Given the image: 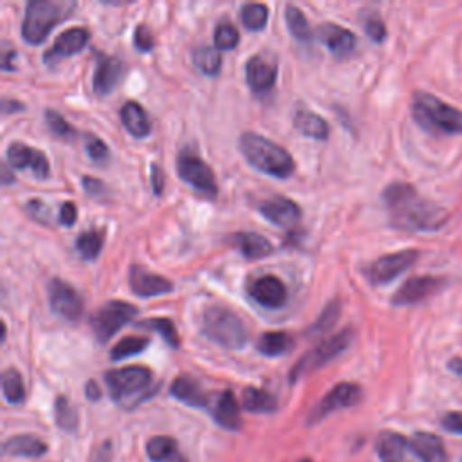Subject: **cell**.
<instances>
[{
	"instance_id": "6da1fadb",
	"label": "cell",
	"mask_w": 462,
	"mask_h": 462,
	"mask_svg": "<svg viewBox=\"0 0 462 462\" xmlns=\"http://www.w3.org/2000/svg\"><path fill=\"white\" fill-rule=\"evenodd\" d=\"M383 200L395 227L413 233H433L446 226L449 213L422 197L411 184L393 182L383 191Z\"/></svg>"
},
{
	"instance_id": "7a4b0ae2",
	"label": "cell",
	"mask_w": 462,
	"mask_h": 462,
	"mask_svg": "<svg viewBox=\"0 0 462 462\" xmlns=\"http://www.w3.org/2000/svg\"><path fill=\"white\" fill-rule=\"evenodd\" d=\"M238 148L245 161L262 173L285 179L294 171L292 155L260 134L244 132L238 139Z\"/></svg>"
},
{
	"instance_id": "3957f363",
	"label": "cell",
	"mask_w": 462,
	"mask_h": 462,
	"mask_svg": "<svg viewBox=\"0 0 462 462\" xmlns=\"http://www.w3.org/2000/svg\"><path fill=\"white\" fill-rule=\"evenodd\" d=\"M411 114L426 132L453 135L462 134V112L428 92H415Z\"/></svg>"
},
{
	"instance_id": "277c9868",
	"label": "cell",
	"mask_w": 462,
	"mask_h": 462,
	"mask_svg": "<svg viewBox=\"0 0 462 462\" xmlns=\"http://www.w3.org/2000/svg\"><path fill=\"white\" fill-rule=\"evenodd\" d=\"M76 9V2L70 0H31L25 5L22 22V38L27 43H42L51 29L65 20Z\"/></svg>"
},
{
	"instance_id": "5b68a950",
	"label": "cell",
	"mask_w": 462,
	"mask_h": 462,
	"mask_svg": "<svg viewBox=\"0 0 462 462\" xmlns=\"http://www.w3.org/2000/svg\"><path fill=\"white\" fill-rule=\"evenodd\" d=\"M105 384L114 402L123 408H134L146 399L152 388V372L141 365L108 370Z\"/></svg>"
},
{
	"instance_id": "8992f818",
	"label": "cell",
	"mask_w": 462,
	"mask_h": 462,
	"mask_svg": "<svg viewBox=\"0 0 462 462\" xmlns=\"http://www.w3.org/2000/svg\"><path fill=\"white\" fill-rule=\"evenodd\" d=\"M202 332L226 348H242L247 337L242 319L222 305H211L202 312Z\"/></svg>"
},
{
	"instance_id": "52a82bcc",
	"label": "cell",
	"mask_w": 462,
	"mask_h": 462,
	"mask_svg": "<svg viewBox=\"0 0 462 462\" xmlns=\"http://www.w3.org/2000/svg\"><path fill=\"white\" fill-rule=\"evenodd\" d=\"M352 330H341L337 334H334L332 337L323 339L319 345H316L314 348H310L307 354H303L294 366L289 372V379L294 383L303 375L312 374L314 370L321 368L323 365H327L330 359H334L337 354H341L352 341Z\"/></svg>"
},
{
	"instance_id": "ba28073f",
	"label": "cell",
	"mask_w": 462,
	"mask_h": 462,
	"mask_svg": "<svg viewBox=\"0 0 462 462\" xmlns=\"http://www.w3.org/2000/svg\"><path fill=\"white\" fill-rule=\"evenodd\" d=\"M137 314V307L123 301V300H110L96 309L90 316V327L97 341H108L121 327L134 319Z\"/></svg>"
},
{
	"instance_id": "9c48e42d",
	"label": "cell",
	"mask_w": 462,
	"mask_h": 462,
	"mask_svg": "<svg viewBox=\"0 0 462 462\" xmlns=\"http://www.w3.org/2000/svg\"><path fill=\"white\" fill-rule=\"evenodd\" d=\"M177 173L195 191L213 199L217 195V180L213 170L195 153L182 152L177 157Z\"/></svg>"
},
{
	"instance_id": "30bf717a",
	"label": "cell",
	"mask_w": 462,
	"mask_h": 462,
	"mask_svg": "<svg viewBox=\"0 0 462 462\" xmlns=\"http://www.w3.org/2000/svg\"><path fill=\"white\" fill-rule=\"evenodd\" d=\"M419 258V251L415 249H402L397 253L383 254L377 260H374L366 267V278L374 285H384L395 280L399 274L408 271Z\"/></svg>"
},
{
	"instance_id": "8fae6325",
	"label": "cell",
	"mask_w": 462,
	"mask_h": 462,
	"mask_svg": "<svg viewBox=\"0 0 462 462\" xmlns=\"http://www.w3.org/2000/svg\"><path fill=\"white\" fill-rule=\"evenodd\" d=\"M363 397V390L356 383H337L330 392L323 395V399L310 410L307 424H316L323 420L327 415L341 410L356 406Z\"/></svg>"
},
{
	"instance_id": "7c38bea8",
	"label": "cell",
	"mask_w": 462,
	"mask_h": 462,
	"mask_svg": "<svg viewBox=\"0 0 462 462\" xmlns=\"http://www.w3.org/2000/svg\"><path fill=\"white\" fill-rule=\"evenodd\" d=\"M51 309L65 318L67 321H78L83 314V300L79 292L67 282L60 278H52L47 285Z\"/></svg>"
},
{
	"instance_id": "4fadbf2b",
	"label": "cell",
	"mask_w": 462,
	"mask_h": 462,
	"mask_svg": "<svg viewBox=\"0 0 462 462\" xmlns=\"http://www.w3.org/2000/svg\"><path fill=\"white\" fill-rule=\"evenodd\" d=\"M5 157H7V162L16 170H31L38 179H43L49 175V161L45 153L20 141H14L7 146Z\"/></svg>"
},
{
	"instance_id": "5bb4252c",
	"label": "cell",
	"mask_w": 462,
	"mask_h": 462,
	"mask_svg": "<svg viewBox=\"0 0 462 462\" xmlns=\"http://www.w3.org/2000/svg\"><path fill=\"white\" fill-rule=\"evenodd\" d=\"M444 280L439 276H413L406 280L397 292L392 296L393 305H413L419 303L431 294H435L442 287Z\"/></svg>"
},
{
	"instance_id": "9a60e30c",
	"label": "cell",
	"mask_w": 462,
	"mask_h": 462,
	"mask_svg": "<svg viewBox=\"0 0 462 462\" xmlns=\"http://www.w3.org/2000/svg\"><path fill=\"white\" fill-rule=\"evenodd\" d=\"M249 294L256 303L267 309H278L287 301V287L274 274L256 278L249 287Z\"/></svg>"
},
{
	"instance_id": "2e32d148",
	"label": "cell",
	"mask_w": 462,
	"mask_h": 462,
	"mask_svg": "<svg viewBox=\"0 0 462 462\" xmlns=\"http://www.w3.org/2000/svg\"><path fill=\"white\" fill-rule=\"evenodd\" d=\"M128 283L130 289L141 296V298H150L157 294H166L173 289L171 282L161 274H155L141 265H132L128 271Z\"/></svg>"
},
{
	"instance_id": "e0dca14e",
	"label": "cell",
	"mask_w": 462,
	"mask_h": 462,
	"mask_svg": "<svg viewBox=\"0 0 462 462\" xmlns=\"http://www.w3.org/2000/svg\"><path fill=\"white\" fill-rule=\"evenodd\" d=\"M123 74H125V63L119 58L99 54L96 60V70L92 78L94 92L101 96L110 94L119 83V79L123 78Z\"/></svg>"
},
{
	"instance_id": "ac0fdd59",
	"label": "cell",
	"mask_w": 462,
	"mask_h": 462,
	"mask_svg": "<svg viewBox=\"0 0 462 462\" xmlns=\"http://www.w3.org/2000/svg\"><path fill=\"white\" fill-rule=\"evenodd\" d=\"M318 38L319 42L336 56V58H346L356 49V34L337 23H323L318 27Z\"/></svg>"
},
{
	"instance_id": "d6986e66",
	"label": "cell",
	"mask_w": 462,
	"mask_h": 462,
	"mask_svg": "<svg viewBox=\"0 0 462 462\" xmlns=\"http://www.w3.org/2000/svg\"><path fill=\"white\" fill-rule=\"evenodd\" d=\"M88 38H90V32L87 27L67 29L56 36L52 47L43 54V60L52 61V60H60V58L76 54L87 45Z\"/></svg>"
},
{
	"instance_id": "ffe728a7",
	"label": "cell",
	"mask_w": 462,
	"mask_h": 462,
	"mask_svg": "<svg viewBox=\"0 0 462 462\" xmlns=\"http://www.w3.org/2000/svg\"><path fill=\"white\" fill-rule=\"evenodd\" d=\"M260 213L273 224L280 227H291L294 226L301 217V208L285 197H274L265 200L260 206Z\"/></svg>"
},
{
	"instance_id": "44dd1931",
	"label": "cell",
	"mask_w": 462,
	"mask_h": 462,
	"mask_svg": "<svg viewBox=\"0 0 462 462\" xmlns=\"http://www.w3.org/2000/svg\"><path fill=\"white\" fill-rule=\"evenodd\" d=\"M410 449L420 462H448L444 442L435 433L417 431L410 440Z\"/></svg>"
},
{
	"instance_id": "7402d4cb",
	"label": "cell",
	"mask_w": 462,
	"mask_h": 462,
	"mask_svg": "<svg viewBox=\"0 0 462 462\" xmlns=\"http://www.w3.org/2000/svg\"><path fill=\"white\" fill-rule=\"evenodd\" d=\"M410 440L397 431H383L375 440V451L381 462H408Z\"/></svg>"
},
{
	"instance_id": "603a6c76",
	"label": "cell",
	"mask_w": 462,
	"mask_h": 462,
	"mask_svg": "<svg viewBox=\"0 0 462 462\" xmlns=\"http://www.w3.org/2000/svg\"><path fill=\"white\" fill-rule=\"evenodd\" d=\"M245 79L253 92H265L276 81V67L260 56H253L245 63Z\"/></svg>"
},
{
	"instance_id": "cb8c5ba5",
	"label": "cell",
	"mask_w": 462,
	"mask_h": 462,
	"mask_svg": "<svg viewBox=\"0 0 462 462\" xmlns=\"http://www.w3.org/2000/svg\"><path fill=\"white\" fill-rule=\"evenodd\" d=\"M119 117L125 128L128 130V134H132L134 137H146L150 134V128H152L150 117L137 101L134 99L125 101L119 110Z\"/></svg>"
},
{
	"instance_id": "d4e9b609",
	"label": "cell",
	"mask_w": 462,
	"mask_h": 462,
	"mask_svg": "<svg viewBox=\"0 0 462 462\" xmlns=\"http://www.w3.org/2000/svg\"><path fill=\"white\" fill-rule=\"evenodd\" d=\"M213 419L226 430H238L242 426L240 406L231 390H224L213 404Z\"/></svg>"
},
{
	"instance_id": "484cf974",
	"label": "cell",
	"mask_w": 462,
	"mask_h": 462,
	"mask_svg": "<svg viewBox=\"0 0 462 462\" xmlns=\"http://www.w3.org/2000/svg\"><path fill=\"white\" fill-rule=\"evenodd\" d=\"M47 451V444L34 435H14L4 442V453L11 457L36 458Z\"/></svg>"
},
{
	"instance_id": "4316f807",
	"label": "cell",
	"mask_w": 462,
	"mask_h": 462,
	"mask_svg": "<svg viewBox=\"0 0 462 462\" xmlns=\"http://www.w3.org/2000/svg\"><path fill=\"white\" fill-rule=\"evenodd\" d=\"M231 242L249 260L263 258V256L273 253V244L265 236H262L258 233H249V231L236 233V235L231 236Z\"/></svg>"
},
{
	"instance_id": "83f0119b",
	"label": "cell",
	"mask_w": 462,
	"mask_h": 462,
	"mask_svg": "<svg viewBox=\"0 0 462 462\" xmlns=\"http://www.w3.org/2000/svg\"><path fill=\"white\" fill-rule=\"evenodd\" d=\"M171 395L175 399H179L180 402L193 406V408H202L208 404V399H206L202 388L199 386V383L188 375H179L171 383Z\"/></svg>"
},
{
	"instance_id": "f1b7e54d",
	"label": "cell",
	"mask_w": 462,
	"mask_h": 462,
	"mask_svg": "<svg viewBox=\"0 0 462 462\" xmlns=\"http://www.w3.org/2000/svg\"><path fill=\"white\" fill-rule=\"evenodd\" d=\"M294 126L307 137L325 141L328 137V123L316 112L300 110L294 116Z\"/></svg>"
},
{
	"instance_id": "f546056e",
	"label": "cell",
	"mask_w": 462,
	"mask_h": 462,
	"mask_svg": "<svg viewBox=\"0 0 462 462\" xmlns=\"http://www.w3.org/2000/svg\"><path fill=\"white\" fill-rule=\"evenodd\" d=\"M292 346V339L283 330H269L263 332L256 343V348L260 354L267 357H276L285 354Z\"/></svg>"
},
{
	"instance_id": "4dcf8cb0",
	"label": "cell",
	"mask_w": 462,
	"mask_h": 462,
	"mask_svg": "<svg viewBox=\"0 0 462 462\" xmlns=\"http://www.w3.org/2000/svg\"><path fill=\"white\" fill-rule=\"evenodd\" d=\"M242 404L251 413H273L278 406L273 393H269L262 388H254V386H247L244 390Z\"/></svg>"
},
{
	"instance_id": "1f68e13d",
	"label": "cell",
	"mask_w": 462,
	"mask_h": 462,
	"mask_svg": "<svg viewBox=\"0 0 462 462\" xmlns=\"http://www.w3.org/2000/svg\"><path fill=\"white\" fill-rule=\"evenodd\" d=\"M177 453V442L168 435H157L146 442V455L152 462H170Z\"/></svg>"
},
{
	"instance_id": "d6a6232c",
	"label": "cell",
	"mask_w": 462,
	"mask_h": 462,
	"mask_svg": "<svg viewBox=\"0 0 462 462\" xmlns=\"http://www.w3.org/2000/svg\"><path fill=\"white\" fill-rule=\"evenodd\" d=\"M2 392L9 404H20L25 399V386L23 379L18 370L7 368L2 374Z\"/></svg>"
},
{
	"instance_id": "836d02e7",
	"label": "cell",
	"mask_w": 462,
	"mask_h": 462,
	"mask_svg": "<svg viewBox=\"0 0 462 462\" xmlns=\"http://www.w3.org/2000/svg\"><path fill=\"white\" fill-rule=\"evenodd\" d=\"M54 420L63 431L72 433L78 430V411L65 395H58L54 399Z\"/></svg>"
},
{
	"instance_id": "e575fe53",
	"label": "cell",
	"mask_w": 462,
	"mask_h": 462,
	"mask_svg": "<svg viewBox=\"0 0 462 462\" xmlns=\"http://www.w3.org/2000/svg\"><path fill=\"white\" fill-rule=\"evenodd\" d=\"M285 22H287V27H289L291 34L296 40L309 42L312 38V29H310L305 14L301 13V9H298L296 5H287L285 7Z\"/></svg>"
},
{
	"instance_id": "d590c367",
	"label": "cell",
	"mask_w": 462,
	"mask_h": 462,
	"mask_svg": "<svg viewBox=\"0 0 462 462\" xmlns=\"http://www.w3.org/2000/svg\"><path fill=\"white\" fill-rule=\"evenodd\" d=\"M193 63L197 65L199 70H202L204 74H217L218 69H220V63H222V58L220 54L217 52V49L213 47H208V45H200L193 51Z\"/></svg>"
},
{
	"instance_id": "8d00e7d4",
	"label": "cell",
	"mask_w": 462,
	"mask_h": 462,
	"mask_svg": "<svg viewBox=\"0 0 462 462\" xmlns=\"http://www.w3.org/2000/svg\"><path fill=\"white\" fill-rule=\"evenodd\" d=\"M146 345H148L146 337L126 336V337H123L116 343V346L110 350V357L114 361H121L125 357H130V356H135V354L143 352L146 348Z\"/></svg>"
},
{
	"instance_id": "74e56055",
	"label": "cell",
	"mask_w": 462,
	"mask_h": 462,
	"mask_svg": "<svg viewBox=\"0 0 462 462\" xmlns=\"http://www.w3.org/2000/svg\"><path fill=\"white\" fill-rule=\"evenodd\" d=\"M76 249L85 260H96L101 251V235L96 229H88L78 235Z\"/></svg>"
},
{
	"instance_id": "f35d334b",
	"label": "cell",
	"mask_w": 462,
	"mask_h": 462,
	"mask_svg": "<svg viewBox=\"0 0 462 462\" xmlns=\"http://www.w3.org/2000/svg\"><path fill=\"white\" fill-rule=\"evenodd\" d=\"M139 327L143 328H150L157 334H161V337L173 348L179 346V334H177V328L173 325L171 319L168 318H150L148 321H141Z\"/></svg>"
},
{
	"instance_id": "ab89813d",
	"label": "cell",
	"mask_w": 462,
	"mask_h": 462,
	"mask_svg": "<svg viewBox=\"0 0 462 462\" xmlns=\"http://www.w3.org/2000/svg\"><path fill=\"white\" fill-rule=\"evenodd\" d=\"M267 16L269 11L263 4H245L240 11V18L242 23L249 29V31H258L267 23Z\"/></svg>"
},
{
	"instance_id": "60d3db41",
	"label": "cell",
	"mask_w": 462,
	"mask_h": 462,
	"mask_svg": "<svg viewBox=\"0 0 462 462\" xmlns=\"http://www.w3.org/2000/svg\"><path fill=\"white\" fill-rule=\"evenodd\" d=\"M240 40L238 29L231 23V22H220L215 27V34H213V42H215V49L220 51H229L233 47H236Z\"/></svg>"
},
{
	"instance_id": "b9f144b4",
	"label": "cell",
	"mask_w": 462,
	"mask_h": 462,
	"mask_svg": "<svg viewBox=\"0 0 462 462\" xmlns=\"http://www.w3.org/2000/svg\"><path fill=\"white\" fill-rule=\"evenodd\" d=\"M43 116H45L47 126L51 128V132H52L54 135H58V137H61V139H70V137L74 135V126H70V125L67 123V119H65L60 112L47 108V110L43 112Z\"/></svg>"
},
{
	"instance_id": "7bdbcfd3",
	"label": "cell",
	"mask_w": 462,
	"mask_h": 462,
	"mask_svg": "<svg viewBox=\"0 0 462 462\" xmlns=\"http://www.w3.org/2000/svg\"><path fill=\"white\" fill-rule=\"evenodd\" d=\"M337 314H339V303H337V301H330V303L323 309L321 316L316 319V323L310 327L309 332H310V334H316V332H325V330H328V328L336 323Z\"/></svg>"
},
{
	"instance_id": "ee69618b",
	"label": "cell",
	"mask_w": 462,
	"mask_h": 462,
	"mask_svg": "<svg viewBox=\"0 0 462 462\" xmlns=\"http://www.w3.org/2000/svg\"><path fill=\"white\" fill-rule=\"evenodd\" d=\"M85 150L92 161H106L108 159V148L106 144L94 134H85Z\"/></svg>"
},
{
	"instance_id": "f6af8a7d",
	"label": "cell",
	"mask_w": 462,
	"mask_h": 462,
	"mask_svg": "<svg viewBox=\"0 0 462 462\" xmlns=\"http://www.w3.org/2000/svg\"><path fill=\"white\" fill-rule=\"evenodd\" d=\"M365 31H366L368 38L374 40L375 43H381L386 38L384 22L381 20V16L377 13H372L365 18Z\"/></svg>"
},
{
	"instance_id": "bcb514c9",
	"label": "cell",
	"mask_w": 462,
	"mask_h": 462,
	"mask_svg": "<svg viewBox=\"0 0 462 462\" xmlns=\"http://www.w3.org/2000/svg\"><path fill=\"white\" fill-rule=\"evenodd\" d=\"M25 211L31 218L38 220L40 224H45L49 226L51 224V211H49V206L43 204L40 199H31L25 202Z\"/></svg>"
},
{
	"instance_id": "7dc6e473",
	"label": "cell",
	"mask_w": 462,
	"mask_h": 462,
	"mask_svg": "<svg viewBox=\"0 0 462 462\" xmlns=\"http://www.w3.org/2000/svg\"><path fill=\"white\" fill-rule=\"evenodd\" d=\"M134 45H135L139 51H143V52L152 51V47H153V34H152V31L148 29V25L139 23V25L135 27V31H134Z\"/></svg>"
},
{
	"instance_id": "c3c4849f",
	"label": "cell",
	"mask_w": 462,
	"mask_h": 462,
	"mask_svg": "<svg viewBox=\"0 0 462 462\" xmlns=\"http://www.w3.org/2000/svg\"><path fill=\"white\" fill-rule=\"evenodd\" d=\"M440 426L449 431L462 435V411H448L440 417Z\"/></svg>"
},
{
	"instance_id": "681fc988",
	"label": "cell",
	"mask_w": 462,
	"mask_h": 462,
	"mask_svg": "<svg viewBox=\"0 0 462 462\" xmlns=\"http://www.w3.org/2000/svg\"><path fill=\"white\" fill-rule=\"evenodd\" d=\"M76 215H78V209H76V204L74 202H63L60 206V224L63 226H72L76 222Z\"/></svg>"
},
{
	"instance_id": "f907efd6",
	"label": "cell",
	"mask_w": 462,
	"mask_h": 462,
	"mask_svg": "<svg viewBox=\"0 0 462 462\" xmlns=\"http://www.w3.org/2000/svg\"><path fill=\"white\" fill-rule=\"evenodd\" d=\"M152 186H153V193H155V195H161V193H162L164 173H162V170H161L157 164L152 166Z\"/></svg>"
},
{
	"instance_id": "816d5d0a",
	"label": "cell",
	"mask_w": 462,
	"mask_h": 462,
	"mask_svg": "<svg viewBox=\"0 0 462 462\" xmlns=\"http://www.w3.org/2000/svg\"><path fill=\"white\" fill-rule=\"evenodd\" d=\"M81 182H83V188H85L87 193H90V195H101V191H103V182H101V180H97V179H94V177H83Z\"/></svg>"
},
{
	"instance_id": "f5cc1de1",
	"label": "cell",
	"mask_w": 462,
	"mask_h": 462,
	"mask_svg": "<svg viewBox=\"0 0 462 462\" xmlns=\"http://www.w3.org/2000/svg\"><path fill=\"white\" fill-rule=\"evenodd\" d=\"M13 58H14V51H13V49L4 47V51H2V69H5V70L14 69V65L11 63V60H13Z\"/></svg>"
},
{
	"instance_id": "db71d44e",
	"label": "cell",
	"mask_w": 462,
	"mask_h": 462,
	"mask_svg": "<svg viewBox=\"0 0 462 462\" xmlns=\"http://www.w3.org/2000/svg\"><path fill=\"white\" fill-rule=\"evenodd\" d=\"M16 110H23V105L14 101V99H4L2 101V112L4 114H11V112H16Z\"/></svg>"
},
{
	"instance_id": "11a10c76",
	"label": "cell",
	"mask_w": 462,
	"mask_h": 462,
	"mask_svg": "<svg viewBox=\"0 0 462 462\" xmlns=\"http://www.w3.org/2000/svg\"><path fill=\"white\" fill-rule=\"evenodd\" d=\"M85 393H87V397H88V399L96 401V399H99V395H101V390L97 388L96 381H88V383H87V386H85Z\"/></svg>"
},
{
	"instance_id": "9f6ffc18",
	"label": "cell",
	"mask_w": 462,
	"mask_h": 462,
	"mask_svg": "<svg viewBox=\"0 0 462 462\" xmlns=\"http://www.w3.org/2000/svg\"><path fill=\"white\" fill-rule=\"evenodd\" d=\"M448 368H449L455 375H460V377H462V359H460V357H453V359L448 363Z\"/></svg>"
},
{
	"instance_id": "6f0895ef",
	"label": "cell",
	"mask_w": 462,
	"mask_h": 462,
	"mask_svg": "<svg viewBox=\"0 0 462 462\" xmlns=\"http://www.w3.org/2000/svg\"><path fill=\"white\" fill-rule=\"evenodd\" d=\"M14 180V177H11V171L4 166V184H9V182H13Z\"/></svg>"
},
{
	"instance_id": "680465c9",
	"label": "cell",
	"mask_w": 462,
	"mask_h": 462,
	"mask_svg": "<svg viewBox=\"0 0 462 462\" xmlns=\"http://www.w3.org/2000/svg\"><path fill=\"white\" fill-rule=\"evenodd\" d=\"M300 462H312V460H309V458H303V460H300Z\"/></svg>"
},
{
	"instance_id": "91938a15",
	"label": "cell",
	"mask_w": 462,
	"mask_h": 462,
	"mask_svg": "<svg viewBox=\"0 0 462 462\" xmlns=\"http://www.w3.org/2000/svg\"><path fill=\"white\" fill-rule=\"evenodd\" d=\"M460 462H462V458H460Z\"/></svg>"
}]
</instances>
